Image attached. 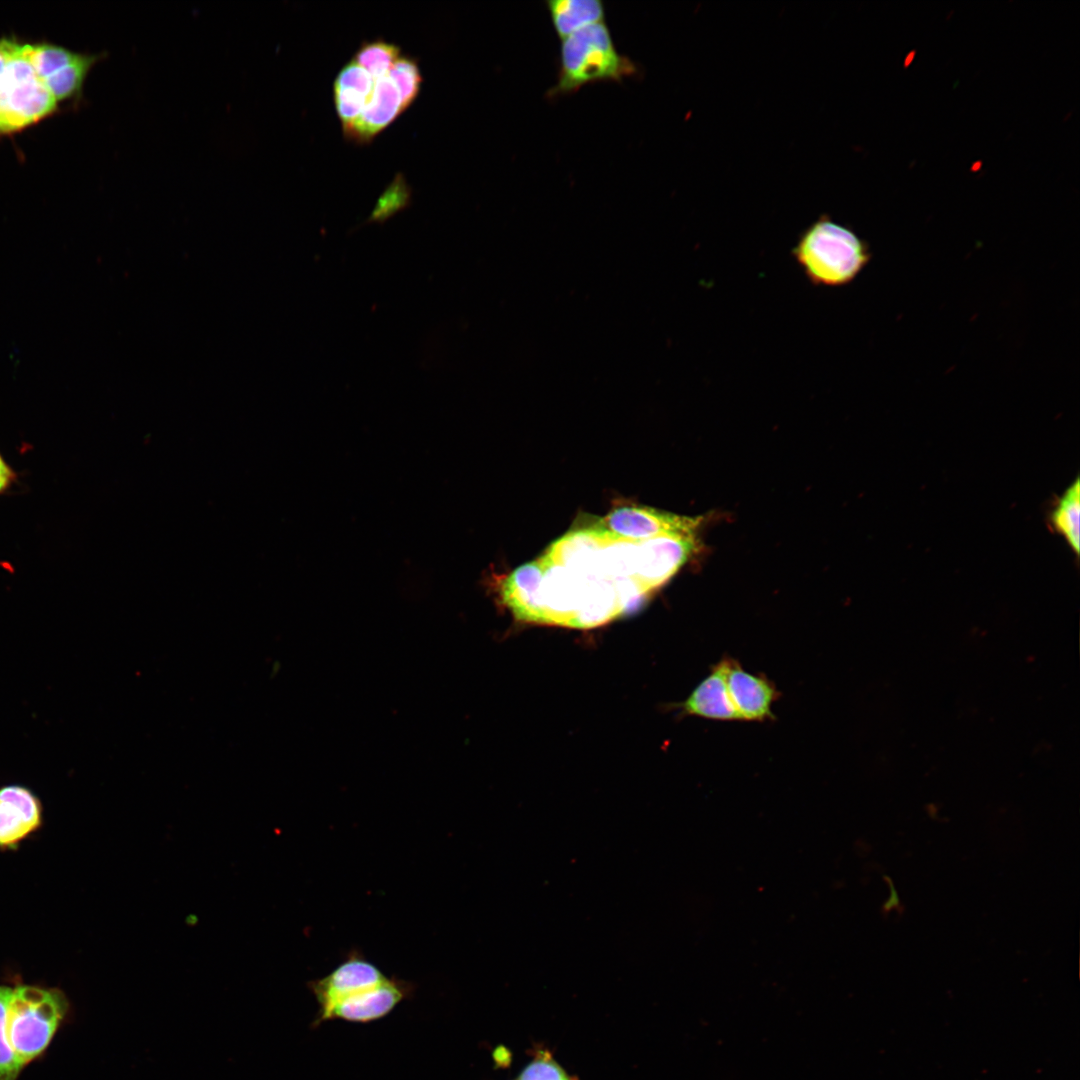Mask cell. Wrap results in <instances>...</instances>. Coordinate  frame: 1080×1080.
Segmentation results:
<instances>
[{
    "label": "cell",
    "mask_w": 1080,
    "mask_h": 1080,
    "mask_svg": "<svg viewBox=\"0 0 1080 1080\" xmlns=\"http://www.w3.org/2000/svg\"><path fill=\"white\" fill-rule=\"evenodd\" d=\"M725 679L731 702L740 720L764 721L773 717L772 704L779 694L761 674H752L726 658Z\"/></svg>",
    "instance_id": "9c48e42d"
},
{
    "label": "cell",
    "mask_w": 1080,
    "mask_h": 1080,
    "mask_svg": "<svg viewBox=\"0 0 1080 1080\" xmlns=\"http://www.w3.org/2000/svg\"><path fill=\"white\" fill-rule=\"evenodd\" d=\"M69 1001L58 988L18 984L7 1009L8 1041L24 1068L47 1049L67 1017Z\"/></svg>",
    "instance_id": "7a4b0ae2"
},
{
    "label": "cell",
    "mask_w": 1080,
    "mask_h": 1080,
    "mask_svg": "<svg viewBox=\"0 0 1080 1080\" xmlns=\"http://www.w3.org/2000/svg\"><path fill=\"white\" fill-rule=\"evenodd\" d=\"M560 73L551 94L567 93L589 82L619 80L635 71L616 50L604 22L584 27L562 39Z\"/></svg>",
    "instance_id": "3957f363"
},
{
    "label": "cell",
    "mask_w": 1080,
    "mask_h": 1080,
    "mask_svg": "<svg viewBox=\"0 0 1080 1080\" xmlns=\"http://www.w3.org/2000/svg\"><path fill=\"white\" fill-rule=\"evenodd\" d=\"M12 987L0 985V1080H17L23 1067L8 1041L6 1018Z\"/></svg>",
    "instance_id": "d6986e66"
},
{
    "label": "cell",
    "mask_w": 1080,
    "mask_h": 1080,
    "mask_svg": "<svg viewBox=\"0 0 1080 1080\" xmlns=\"http://www.w3.org/2000/svg\"><path fill=\"white\" fill-rule=\"evenodd\" d=\"M387 977L362 953L352 950L328 975L308 982L307 985L318 1004L313 1026L326 1022L327 1015L337 1003L380 984Z\"/></svg>",
    "instance_id": "5b68a950"
},
{
    "label": "cell",
    "mask_w": 1080,
    "mask_h": 1080,
    "mask_svg": "<svg viewBox=\"0 0 1080 1080\" xmlns=\"http://www.w3.org/2000/svg\"><path fill=\"white\" fill-rule=\"evenodd\" d=\"M1049 527L1062 536L1078 556L1080 551V480L1067 487L1048 515Z\"/></svg>",
    "instance_id": "5bb4252c"
},
{
    "label": "cell",
    "mask_w": 1080,
    "mask_h": 1080,
    "mask_svg": "<svg viewBox=\"0 0 1080 1080\" xmlns=\"http://www.w3.org/2000/svg\"><path fill=\"white\" fill-rule=\"evenodd\" d=\"M410 204V191L405 184H392L378 199L364 224H383Z\"/></svg>",
    "instance_id": "ffe728a7"
},
{
    "label": "cell",
    "mask_w": 1080,
    "mask_h": 1080,
    "mask_svg": "<svg viewBox=\"0 0 1080 1080\" xmlns=\"http://www.w3.org/2000/svg\"><path fill=\"white\" fill-rule=\"evenodd\" d=\"M43 822L38 796L28 787L8 784L0 787V849H16L36 832Z\"/></svg>",
    "instance_id": "52a82bcc"
},
{
    "label": "cell",
    "mask_w": 1080,
    "mask_h": 1080,
    "mask_svg": "<svg viewBox=\"0 0 1080 1080\" xmlns=\"http://www.w3.org/2000/svg\"><path fill=\"white\" fill-rule=\"evenodd\" d=\"M24 49L28 61L41 81L75 61L80 55L49 44H25Z\"/></svg>",
    "instance_id": "e0dca14e"
},
{
    "label": "cell",
    "mask_w": 1080,
    "mask_h": 1080,
    "mask_svg": "<svg viewBox=\"0 0 1080 1080\" xmlns=\"http://www.w3.org/2000/svg\"><path fill=\"white\" fill-rule=\"evenodd\" d=\"M17 482V473L0 452V495L6 494Z\"/></svg>",
    "instance_id": "7402d4cb"
},
{
    "label": "cell",
    "mask_w": 1080,
    "mask_h": 1080,
    "mask_svg": "<svg viewBox=\"0 0 1080 1080\" xmlns=\"http://www.w3.org/2000/svg\"><path fill=\"white\" fill-rule=\"evenodd\" d=\"M56 99L17 44L0 77V132L22 129L48 116Z\"/></svg>",
    "instance_id": "277c9868"
},
{
    "label": "cell",
    "mask_w": 1080,
    "mask_h": 1080,
    "mask_svg": "<svg viewBox=\"0 0 1080 1080\" xmlns=\"http://www.w3.org/2000/svg\"><path fill=\"white\" fill-rule=\"evenodd\" d=\"M198 922H199V918L195 914H189L185 918V923L188 926H195L196 924H198Z\"/></svg>",
    "instance_id": "cb8c5ba5"
},
{
    "label": "cell",
    "mask_w": 1080,
    "mask_h": 1080,
    "mask_svg": "<svg viewBox=\"0 0 1080 1080\" xmlns=\"http://www.w3.org/2000/svg\"><path fill=\"white\" fill-rule=\"evenodd\" d=\"M374 83L375 79L352 59L339 71L333 85V96L343 130L350 127L364 110Z\"/></svg>",
    "instance_id": "7c38bea8"
},
{
    "label": "cell",
    "mask_w": 1080,
    "mask_h": 1080,
    "mask_svg": "<svg viewBox=\"0 0 1080 1080\" xmlns=\"http://www.w3.org/2000/svg\"><path fill=\"white\" fill-rule=\"evenodd\" d=\"M99 59L98 55H82L43 80V83L56 101L71 97L77 93L90 68Z\"/></svg>",
    "instance_id": "9a60e30c"
},
{
    "label": "cell",
    "mask_w": 1080,
    "mask_h": 1080,
    "mask_svg": "<svg viewBox=\"0 0 1080 1080\" xmlns=\"http://www.w3.org/2000/svg\"><path fill=\"white\" fill-rule=\"evenodd\" d=\"M414 991V985L397 977H387L382 983L356 993L337 1003L326 1021L344 1020L369 1023L387 1016Z\"/></svg>",
    "instance_id": "ba28073f"
},
{
    "label": "cell",
    "mask_w": 1080,
    "mask_h": 1080,
    "mask_svg": "<svg viewBox=\"0 0 1080 1080\" xmlns=\"http://www.w3.org/2000/svg\"><path fill=\"white\" fill-rule=\"evenodd\" d=\"M18 43L6 39L0 40V77Z\"/></svg>",
    "instance_id": "603a6c76"
},
{
    "label": "cell",
    "mask_w": 1080,
    "mask_h": 1080,
    "mask_svg": "<svg viewBox=\"0 0 1080 1080\" xmlns=\"http://www.w3.org/2000/svg\"><path fill=\"white\" fill-rule=\"evenodd\" d=\"M403 111L401 96L393 80L388 75L378 78L364 110L350 127L343 130L344 136L354 143L366 144Z\"/></svg>",
    "instance_id": "30bf717a"
},
{
    "label": "cell",
    "mask_w": 1080,
    "mask_h": 1080,
    "mask_svg": "<svg viewBox=\"0 0 1080 1080\" xmlns=\"http://www.w3.org/2000/svg\"><path fill=\"white\" fill-rule=\"evenodd\" d=\"M792 255L812 284L828 287L853 281L871 257L862 239L828 215L800 234Z\"/></svg>",
    "instance_id": "6da1fadb"
},
{
    "label": "cell",
    "mask_w": 1080,
    "mask_h": 1080,
    "mask_svg": "<svg viewBox=\"0 0 1080 1080\" xmlns=\"http://www.w3.org/2000/svg\"><path fill=\"white\" fill-rule=\"evenodd\" d=\"M517 1080H571L565 1070L546 1052H541L521 1072Z\"/></svg>",
    "instance_id": "44dd1931"
},
{
    "label": "cell",
    "mask_w": 1080,
    "mask_h": 1080,
    "mask_svg": "<svg viewBox=\"0 0 1080 1080\" xmlns=\"http://www.w3.org/2000/svg\"><path fill=\"white\" fill-rule=\"evenodd\" d=\"M400 48L382 39L364 42L352 60L363 67L375 80L388 75L392 65L401 55Z\"/></svg>",
    "instance_id": "2e32d148"
},
{
    "label": "cell",
    "mask_w": 1080,
    "mask_h": 1080,
    "mask_svg": "<svg viewBox=\"0 0 1080 1080\" xmlns=\"http://www.w3.org/2000/svg\"><path fill=\"white\" fill-rule=\"evenodd\" d=\"M700 523V518L623 505L611 510L597 525L619 539L638 541L665 534L695 535Z\"/></svg>",
    "instance_id": "8992f818"
},
{
    "label": "cell",
    "mask_w": 1080,
    "mask_h": 1080,
    "mask_svg": "<svg viewBox=\"0 0 1080 1080\" xmlns=\"http://www.w3.org/2000/svg\"><path fill=\"white\" fill-rule=\"evenodd\" d=\"M546 4L561 40L584 27L604 22L605 8L600 0H549Z\"/></svg>",
    "instance_id": "4fadbf2b"
},
{
    "label": "cell",
    "mask_w": 1080,
    "mask_h": 1080,
    "mask_svg": "<svg viewBox=\"0 0 1080 1080\" xmlns=\"http://www.w3.org/2000/svg\"><path fill=\"white\" fill-rule=\"evenodd\" d=\"M725 673L726 658L713 667L681 704L683 712L712 720H740L729 697Z\"/></svg>",
    "instance_id": "8fae6325"
},
{
    "label": "cell",
    "mask_w": 1080,
    "mask_h": 1080,
    "mask_svg": "<svg viewBox=\"0 0 1080 1080\" xmlns=\"http://www.w3.org/2000/svg\"><path fill=\"white\" fill-rule=\"evenodd\" d=\"M388 76L398 88L403 108L406 110L417 98L422 84V76L416 59L409 55H400L392 65Z\"/></svg>",
    "instance_id": "ac0fdd59"
}]
</instances>
